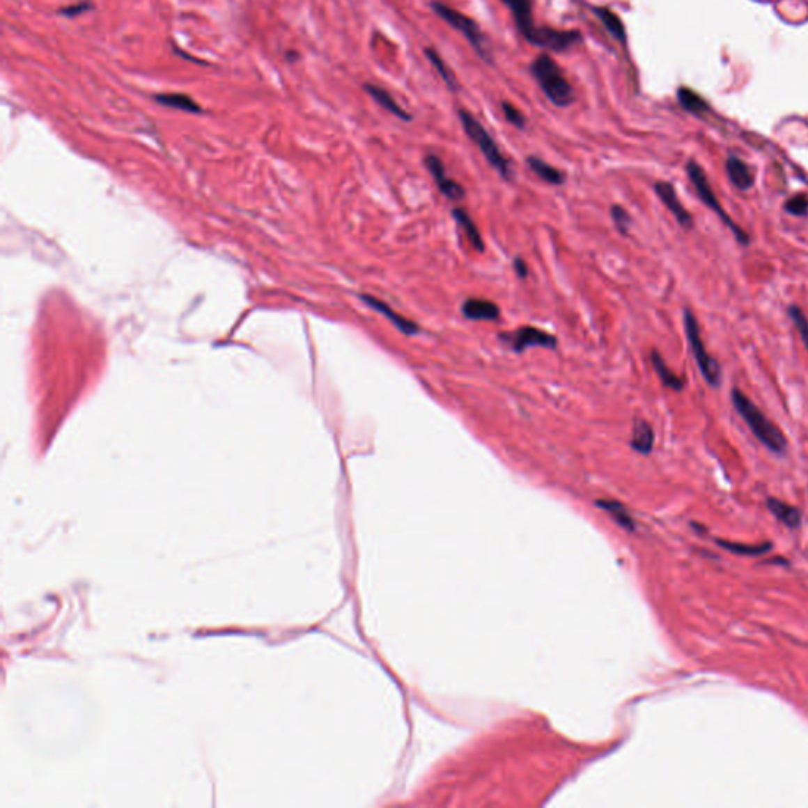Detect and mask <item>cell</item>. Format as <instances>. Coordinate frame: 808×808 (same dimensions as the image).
<instances>
[{
  "label": "cell",
  "instance_id": "19",
  "mask_svg": "<svg viewBox=\"0 0 808 808\" xmlns=\"http://www.w3.org/2000/svg\"><path fill=\"white\" fill-rule=\"evenodd\" d=\"M526 163L529 166V169H531L534 174L540 177V179L546 183H551V185H562V183L566 182V174H564V172L557 168H554V166H551L546 162H543L542 158L527 157Z\"/></svg>",
  "mask_w": 808,
  "mask_h": 808
},
{
  "label": "cell",
  "instance_id": "20",
  "mask_svg": "<svg viewBox=\"0 0 808 808\" xmlns=\"http://www.w3.org/2000/svg\"><path fill=\"white\" fill-rule=\"evenodd\" d=\"M593 13H596L598 20L602 21L603 27L606 29V31H608L611 37L617 41H621V43H626V40H627L626 27H623L621 17L617 16L614 11H611L609 8H605V7H596L593 8Z\"/></svg>",
  "mask_w": 808,
  "mask_h": 808
},
{
  "label": "cell",
  "instance_id": "13",
  "mask_svg": "<svg viewBox=\"0 0 808 808\" xmlns=\"http://www.w3.org/2000/svg\"><path fill=\"white\" fill-rule=\"evenodd\" d=\"M364 88H365V92L370 95V97L376 101L379 106H381V108L390 112V114H394L395 117H398L400 121H404V122L412 121V116L409 114L406 109L401 108V106L398 104V101L391 97V95L385 91V88L379 87L376 84H365Z\"/></svg>",
  "mask_w": 808,
  "mask_h": 808
},
{
  "label": "cell",
  "instance_id": "29",
  "mask_svg": "<svg viewBox=\"0 0 808 808\" xmlns=\"http://www.w3.org/2000/svg\"><path fill=\"white\" fill-rule=\"evenodd\" d=\"M92 5L91 3H86V2H81L78 5H71V7H65L59 10V13L63 15V16H70V17H75V16H79L82 13H86L87 10H91Z\"/></svg>",
  "mask_w": 808,
  "mask_h": 808
},
{
  "label": "cell",
  "instance_id": "30",
  "mask_svg": "<svg viewBox=\"0 0 808 808\" xmlns=\"http://www.w3.org/2000/svg\"><path fill=\"white\" fill-rule=\"evenodd\" d=\"M513 269L516 272V275H518L520 278H526L527 277V264L525 263V259L516 258L513 261Z\"/></svg>",
  "mask_w": 808,
  "mask_h": 808
},
{
  "label": "cell",
  "instance_id": "28",
  "mask_svg": "<svg viewBox=\"0 0 808 808\" xmlns=\"http://www.w3.org/2000/svg\"><path fill=\"white\" fill-rule=\"evenodd\" d=\"M501 108H502V112H504L505 118H507V121L510 123H512L513 127L520 128V130H522V128L526 127V117H525V114H522V112L518 108H516L515 104L508 103V101H502Z\"/></svg>",
  "mask_w": 808,
  "mask_h": 808
},
{
  "label": "cell",
  "instance_id": "18",
  "mask_svg": "<svg viewBox=\"0 0 808 808\" xmlns=\"http://www.w3.org/2000/svg\"><path fill=\"white\" fill-rule=\"evenodd\" d=\"M653 442H655V435H653L649 421L641 419L635 421L632 441H630L632 449L637 450L638 453L649 455L653 449Z\"/></svg>",
  "mask_w": 808,
  "mask_h": 808
},
{
  "label": "cell",
  "instance_id": "8",
  "mask_svg": "<svg viewBox=\"0 0 808 808\" xmlns=\"http://www.w3.org/2000/svg\"><path fill=\"white\" fill-rule=\"evenodd\" d=\"M497 338L518 354L525 352L531 346H542L545 349H556L557 346V338L554 335L532 325L520 327L512 332H502Z\"/></svg>",
  "mask_w": 808,
  "mask_h": 808
},
{
  "label": "cell",
  "instance_id": "10",
  "mask_svg": "<svg viewBox=\"0 0 808 808\" xmlns=\"http://www.w3.org/2000/svg\"><path fill=\"white\" fill-rule=\"evenodd\" d=\"M360 299H362V302H365L368 306L373 308L374 311H378L379 314H382L384 318H387L390 320V323L394 324V327H396V329L400 330L403 335H406V336H415L417 334H420L421 329H420V325L417 323H414L412 319L404 318L403 314L395 311L394 308H391L390 305H387V303H385V302L379 300L378 297H373V295H368V294H362Z\"/></svg>",
  "mask_w": 808,
  "mask_h": 808
},
{
  "label": "cell",
  "instance_id": "2",
  "mask_svg": "<svg viewBox=\"0 0 808 808\" xmlns=\"http://www.w3.org/2000/svg\"><path fill=\"white\" fill-rule=\"evenodd\" d=\"M731 401L738 414L750 428L753 436L761 442L766 449L775 455H783L786 451V437L772 421L766 417L761 409L754 404L739 389L731 390Z\"/></svg>",
  "mask_w": 808,
  "mask_h": 808
},
{
  "label": "cell",
  "instance_id": "27",
  "mask_svg": "<svg viewBox=\"0 0 808 808\" xmlns=\"http://www.w3.org/2000/svg\"><path fill=\"white\" fill-rule=\"evenodd\" d=\"M611 218H613L616 229L619 231L622 235H627L630 231V224H632V217L630 213L621 205L611 207Z\"/></svg>",
  "mask_w": 808,
  "mask_h": 808
},
{
  "label": "cell",
  "instance_id": "9",
  "mask_svg": "<svg viewBox=\"0 0 808 808\" xmlns=\"http://www.w3.org/2000/svg\"><path fill=\"white\" fill-rule=\"evenodd\" d=\"M424 163L426 166V169L430 171L433 179H435L439 192H441L445 198H449L450 201H461L463 198H465L466 196L465 187H463L461 183H458L456 180L450 179L441 158L435 155V153H428L424 160Z\"/></svg>",
  "mask_w": 808,
  "mask_h": 808
},
{
  "label": "cell",
  "instance_id": "7",
  "mask_svg": "<svg viewBox=\"0 0 808 808\" xmlns=\"http://www.w3.org/2000/svg\"><path fill=\"white\" fill-rule=\"evenodd\" d=\"M687 174H688V177H690V180L693 183L694 189H697L699 199L722 218V222L727 224L731 231H733L736 240H738L740 245H748V243H750L748 234L740 228V226L736 224L734 219L723 210V207H722L720 202H718L714 189H712L709 180H707L704 169L701 168V166L694 162V160H690V162L687 163Z\"/></svg>",
  "mask_w": 808,
  "mask_h": 808
},
{
  "label": "cell",
  "instance_id": "16",
  "mask_svg": "<svg viewBox=\"0 0 808 808\" xmlns=\"http://www.w3.org/2000/svg\"><path fill=\"white\" fill-rule=\"evenodd\" d=\"M451 215H453L456 224H458V228L467 237V240L471 242V245L475 251L483 253L485 251V242L482 239V235H480V231L477 228V224H475V222L472 219V217L469 215L465 209H460V207H456V209L451 210Z\"/></svg>",
  "mask_w": 808,
  "mask_h": 808
},
{
  "label": "cell",
  "instance_id": "15",
  "mask_svg": "<svg viewBox=\"0 0 808 808\" xmlns=\"http://www.w3.org/2000/svg\"><path fill=\"white\" fill-rule=\"evenodd\" d=\"M768 508L769 512L775 516L777 521L785 525L788 529H798L802 521V513L798 507H793L788 502H783L777 497H768Z\"/></svg>",
  "mask_w": 808,
  "mask_h": 808
},
{
  "label": "cell",
  "instance_id": "14",
  "mask_svg": "<svg viewBox=\"0 0 808 808\" xmlns=\"http://www.w3.org/2000/svg\"><path fill=\"white\" fill-rule=\"evenodd\" d=\"M727 174L731 183L742 192H747L754 185V172L738 157H729L727 160Z\"/></svg>",
  "mask_w": 808,
  "mask_h": 808
},
{
  "label": "cell",
  "instance_id": "23",
  "mask_svg": "<svg viewBox=\"0 0 808 808\" xmlns=\"http://www.w3.org/2000/svg\"><path fill=\"white\" fill-rule=\"evenodd\" d=\"M677 100H679V104L682 108L692 112V114H701V112H706L707 108H709L706 100L701 97L699 93L688 87H681L679 91H677Z\"/></svg>",
  "mask_w": 808,
  "mask_h": 808
},
{
  "label": "cell",
  "instance_id": "5",
  "mask_svg": "<svg viewBox=\"0 0 808 808\" xmlns=\"http://www.w3.org/2000/svg\"><path fill=\"white\" fill-rule=\"evenodd\" d=\"M431 10L435 11V13L441 17L442 21H445L449 24L450 27H453L455 31L461 32L465 35L466 40L471 43V46L475 49V52L483 59V61H488L491 62V54H490V49H488V40H486L485 33L482 32V29L479 27V24L475 22L472 17L466 16L465 13H460L458 10L449 7V5L441 3V2H433L431 3Z\"/></svg>",
  "mask_w": 808,
  "mask_h": 808
},
{
  "label": "cell",
  "instance_id": "12",
  "mask_svg": "<svg viewBox=\"0 0 808 808\" xmlns=\"http://www.w3.org/2000/svg\"><path fill=\"white\" fill-rule=\"evenodd\" d=\"M461 313L471 320H497L501 318V308L495 302L477 299V297H471L463 302Z\"/></svg>",
  "mask_w": 808,
  "mask_h": 808
},
{
  "label": "cell",
  "instance_id": "24",
  "mask_svg": "<svg viewBox=\"0 0 808 808\" xmlns=\"http://www.w3.org/2000/svg\"><path fill=\"white\" fill-rule=\"evenodd\" d=\"M425 56L428 59H430V62L433 63V67L436 68L439 76H441L442 81L445 82V84H447V87L450 88V91H453V92L458 91L460 86H458V81H456V78H455L453 71H451L447 67V63H445L442 61V57L439 56V52L436 49H433V47H426V49H425Z\"/></svg>",
  "mask_w": 808,
  "mask_h": 808
},
{
  "label": "cell",
  "instance_id": "25",
  "mask_svg": "<svg viewBox=\"0 0 808 808\" xmlns=\"http://www.w3.org/2000/svg\"><path fill=\"white\" fill-rule=\"evenodd\" d=\"M788 313H789V318H791V320H793L794 327H795V329H798L799 335H800V340H802V343H804V346H805L807 352H808V319L805 316V313L802 311L799 306H795V305L789 306Z\"/></svg>",
  "mask_w": 808,
  "mask_h": 808
},
{
  "label": "cell",
  "instance_id": "11",
  "mask_svg": "<svg viewBox=\"0 0 808 808\" xmlns=\"http://www.w3.org/2000/svg\"><path fill=\"white\" fill-rule=\"evenodd\" d=\"M655 193L660 201L663 202L665 205H667V209L673 213L676 222L679 223L682 228L685 229H692L693 228V217L692 213L688 212L684 205H682V202L677 198V193L674 187L671 185L669 182H657L655 187Z\"/></svg>",
  "mask_w": 808,
  "mask_h": 808
},
{
  "label": "cell",
  "instance_id": "1",
  "mask_svg": "<svg viewBox=\"0 0 808 808\" xmlns=\"http://www.w3.org/2000/svg\"><path fill=\"white\" fill-rule=\"evenodd\" d=\"M502 3L512 13L516 29L532 46L548 51H566L581 41V33L576 31H557L536 26L532 17V0H502Z\"/></svg>",
  "mask_w": 808,
  "mask_h": 808
},
{
  "label": "cell",
  "instance_id": "21",
  "mask_svg": "<svg viewBox=\"0 0 808 808\" xmlns=\"http://www.w3.org/2000/svg\"><path fill=\"white\" fill-rule=\"evenodd\" d=\"M158 104L168 106L172 109H179L185 112H201V106L185 93H158L155 95Z\"/></svg>",
  "mask_w": 808,
  "mask_h": 808
},
{
  "label": "cell",
  "instance_id": "6",
  "mask_svg": "<svg viewBox=\"0 0 808 808\" xmlns=\"http://www.w3.org/2000/svg\"><path fill=\"white\" fill-rule=\"evenodd\" d=\"M684 329L688 344H690L693 357L697 360V365L699 368L701 374H703L704 381L710 385V387H718L722 384V366L718 362L707 352V349L701 338L698 320L690 310L684 311Z\"/></svg>",
  "mask_w": 808,
  "mask_h": 808
},
{
  "label": "cell",
  "instance_id": "4",
  "mask_svg": "<svg viewBox=\"0 0 808 808\" xmlns=\"http://www.w3.org/2000/svg\"><path fill=\"white\" fill-rule=\"evenodd\" d=\"M458 117L465 133L469 136V139L479 147V150L482 152L486 162L499 172V176H501L502 179L512 180L513 177L512 164H510L508 158L501 152V148L497 147L496 141L492 139L488 130H486L483 125L480 123L479 118L471 114L467 109H460Z\"/></svg>",
  "mask_w": 808,
  "mask_h": 808
},
{
  "label": "cell",
  "instance_id": "22",
  "mask_svg": "<svg viewBox=\"0 0 808 808\" xmlns=\"http://www.w3.org/2000/svg\"><path fill=\"white\" fill-rule=\"evenodd\" d=\"M715 543L718 546H722L727 551L731 552H736V554L739 556H763L766 552L772 550V542H764L761 545H744V543H736V542H728V540H723V538H715Z\"/></svg>",
  "mask_w": 808,
  "mask_h": 808
},
{
  "label": "cell",
  "instance_id": "17",
  "mask_svg": "<svg viewBox=\"0 0 808 808\" xmlns=\"http://www.w3.org/2000/svg\"><path fill=\"white\" fill-rule=\"evenodd\" d=\"M651 364L653 366V371L657 373L658 379H660L665 387H668L674 391H681L682 389H684V384H685L684 379H682L681 376H677L673 370H669L667 362L663 360L660 352H658V350H655V349H653L651 352Z\"/></svg>",
  "mask_w": 808,
  "mask_h": 808
},
{
  "label": "cell",
  "instance_id": "26",
  "mask_svg": "<svg viewBox=\"0 0 808 808\" xmlns=\"http://www.w3.org/2000/svg\"><path fill=\"white\" fill-rule=\"evenodd\" d=\"M783 209L794 217H805L808 213V198L805 194H794L785 202Z\"/></svg>",
  "mask_w": 808,
  "mask_h": 808
},
{
  "label": "cell",
  "instance_id": "3",
  "mask_svg": "<svg viewBox=\"0 0 808 808\" xmlns=\"http://www.w3.org/2000/svg\"><path fill=\"white\" fill-rule=\"evenodd\" d=\"M531 75L542 88L545 97L559 108L573 104L575 91L559 65L548 54H540L531 63Z\"/></svg>",
  "mask_w": 808,
  "mask_h": 808
}]
</instances>
